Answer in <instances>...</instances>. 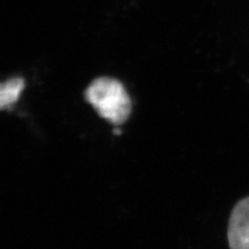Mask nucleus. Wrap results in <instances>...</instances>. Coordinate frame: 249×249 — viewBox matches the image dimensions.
I'll use <instances>...</instances> for the list:
<instances>
[{
	"mask_svg": "<svg viewBox=\"0 0 249 249\" xmlns=\"http://www.w3.org/2000/svg\"><path fill=\"white\" fill-rule=\"evenodd\" d=\"M86 99L100 116L115 124H123L131 112V101L118 80L99 78L86 90Z\"/></svg>",
	"mask_w": 249,
	"mask_h": 249,
	"instance_id": "f257e3e1",
	"label": "nucleus"
},
{
	"mask_svg": "<svg viewBox=\"0 0 249 249\" xmlns=\"http://www.w3.org/2000/svg\"><path fill=\"white\" fill-rule=\"evenodd\" d=\"M231 249H249V197L234 206L228 225Z\"/></svg>",
	"mask_w": 249,
	"mask_h": 249,
	"instance_id": "f03ea898",
	"label": "nucleus"
},
{
	"mask_svg": "<svg viewBox=\"0 0 249 249\" xmlns=\"http://www.w3.org/2000/svg\"><path fill=\"white\" fill-rule=\"evenodd\" d=\"M24 88V80L20 78H14L1 84L0 87V107L2 109L9 108L17 102L22 89Z\"/></svg>",
	"mask_w": 249,
	"mask_h": 249,
	"instance_id": "7ed1b4c3",
	"label": "nucleus"
}]
</instances>
